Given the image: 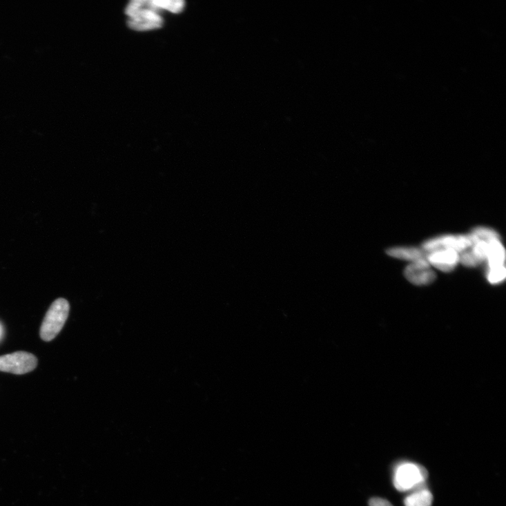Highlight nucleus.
<instances>
[{"mask_svg": "<svg viewBox=\"0 0 506 506\" xmlns=\"http://www.w3.org/2000/svg\"><path fill=\"white\" fill-rule=\"evenodd\" d=\"M163 12L154 0H133L126 9L129 27L140 32L161 28L164 22Z\"/></svg>", "mask_w": 506, "mask_h": 506, "instance_id": "obj_1", "label": "nucleus"}, {"mask_svg": "<svg viewBox=\"0 0 506 506\" xmlns=\"http://www.w3.org/2000/svg\"><path fill=\"white\" fill-rule=\"evenodd\" d=\"M70 304L59 298L50 306L41 329V337L47 342L55 339L63 329L68 317Z\"/></svg>", "mask_w": 506, "mask_h": 506, "instance_id": "obj_2", "label": "nucleus"}, {"mask_svg": "<svg viewBox=\"0 0 506 506\" xmlns=\"http://www.w3.org/2000/svg\"><path fill=\"white\" fill-rule=\"evenodd\" d=\"M427 476V471L423 466L412 463H405L400 465L396 471L394 485L400 492L415 489H423L422 486L425 485Z\"/></svg>", "mask_w": 506, "mask_h": 506, "instance_id": "obj_3", "label": "nucleus"}, {"mask_svg": "<svg viewBox=\"0 0 506 506\" xmlns=\"http://www.w3.org/2000/svg\"><path fill=\"white\" fill-rule=\"evenodd\" d=\"M480 240L472 233L469 235L445 236L430 241L423 244L425 253H432L442 249H452L458 254L470 249Z\"/></svg>", "mask_w": 506, "mask_h": 506, "instance_id": "obj_4", "label": "nucleus"}, {"mask_svg": "<svg viewBox=\"0 0 506 506\" xmlns=\"http://www.w3.org/2000/svg\"><path fill=\"white\" fill-rule=\"evenodd\" d=\"M37 365V359L33 355L26 352H17L0 357V371L25 374L34 370Z\"/></svg>", "mask_w": 506, "mask_h": 506, "instance_id": "obj_5", "label": "nucleus"}, {"mask_svg": "<svg viewBox=\"0 0 506 506\" xmlns=\"http://www.w3.org/2000/svg\"><path fill=\"white\" fill-rule=\"evenodd\" d=\"M405 275L409 282L416 286L430 284L436 279V274L426 258L413 262L407 266Z\"/></svg>", "mask_w": 506, "mask_h": 506, "instance_id": "obj_6", "label": "nucleus"}, {"mask_svg": "<svg viewBox=\"0 0 506 506\" xmlns=\"http://www.w3.org/2000/svg\"><path fill=\"white\" fill-rule=\"evenodd\" d=\"M426 259L436 268L449 272L459 262V254L452 249H442L428 253Z\"/></svg>", "mask_w": 506, "mask_h": 506, "instance_id": "obj_7", "label": "nucleus"}, {"mask_svg": "<svg viewBox=\"0 0 506 506\" xmlns=\"http://www.w3.org/2000/svg\"><path fill=\"white\" fill-rule=\"evenodd\" d=\"M489 247L487 256L489 269L504 266L505 251L500 240H494L488 242Z\"/></svg>", "mask_w": 506, "mask_h": 506, "instance_id": "obj_8", "label": "nucleus"}, {"mask_svg": "<svg viewBox=\"0 0 506 506\" xmlns=\"http://www.w3.org/2000/svg\"><path fill=\"white\" fill-rule=\"evenodd\" d=\"M388 255L391 257L415 262L420 259L425 258L424 251L416 248H393L387 251Z\"/></svg>", "mask_w": 506, "mask_h": 506, "instance_id": "obj_9", "label": "nucleus"}, {"mask_svg": "<svg viewBox=\"0 0 506 506\" xmlns=\"http://www.w3.org/2000/svg\"><path fill=\"white\" fill-rule=\"evenodd\" d=\"M434 501L433 494L423 489L416 491L405 499V506H431Z\"/></svg>", "mask_w": 506, "mask_h": 506, "instance_id": "obj_10", "label": "nucleus"}, {"mask_svg": "<svg viewBox=\"0 0 506 506\" xmlns=\"http://www.w3.org/2000/svg\"><path fill=\"white\" fill-rule=\"evenodd\" d=\"M154 3L164 12L178 14L183 11L185 3L182 0H154Z\"/></svg>", "mask_w": 506, "mask_h": 506, "instance_id": "obj_11", "label": "nucleus"}, {"mask_svg": "<svg viewBox=\"0 0 506 506\" xmlns=\"http://www.w3.org/2000/svg\"><path fill=\"white\" fill-rule=\"evenodd\" d=\"M479 240L489 242L494 240H500V237L495 231L486 227H477L473 231Z\"/></svg>", "mask_w": 506, "mask_h": 506, "instance_id": "obj_12", "label": "nucleus"}, {"mask_svg": "<svg viewBox=\"0 0 506 506\" xmlns=\"http://www.w3.org/2000/svg\"><path fill=\"white\" fill-rule=\"evenodd\" d=\"M506 277L505 266L488 269L487 279L492 284H498L503 282Z\"/></svg>", "mask_w": 506, "mask_h": 506, "instance_id": "obj_13", "label": "nucleus"}, {"mask_svg": "<svg viewBox=\"0 0 506 506\" xmlns=\"http://www.w3.org/2000/svg\"><path fill=\"white\" fill-rule=\"evenodd\" d=\"M459 262L469 267H475L481 262L471 251V249L459 254Z\"/></svg>", "mask_w": 506, "mask_h": 506, "instance_id": "obj_14", "label": "nucleus"}, {"mask_svg": "<svg viewBox=\"0 0 506 506\" xmlns=\"http://www.w3.org/2000/svg\"><path fill=\"white\" fill-rule=\"evenodd\" d=\"M369 506H393L390 501L381 498H373L369 500Z\"/></svg>", "mask_w": 506, "mask_h": 506, "instance_id": "obj_15", "label": "nucleus"}]
</instances>
